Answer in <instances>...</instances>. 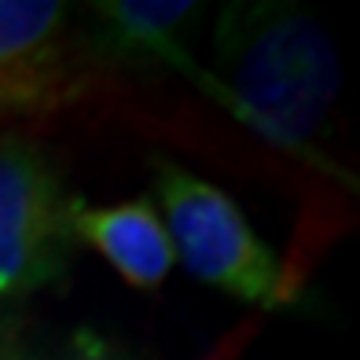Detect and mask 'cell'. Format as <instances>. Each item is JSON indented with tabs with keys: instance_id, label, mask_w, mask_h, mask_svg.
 I'll return each instance as SVG.
<instances>
[{
	"instance_id": "2",
	"label": "cell",
	"mask_w": 360,
	"mask_h": 360,
	"mask_svg": "<svg viewBox=\"0 0 360 360\" xmlns=\"http://www.w3.org/2000/svg\"><path fill=\"white\" fill-rule=\"evenodd\" d=\"M151 191L173 257L191 280L247 305L287 309L294 302L298 283L224 188L173 158H151Z\"/></svg>"
},
{
	"instance_id": "8",
	"label": "cell",
	"mask_w": 360,
	"mask_h": 360,
	"mask_svg": "<svg viewBox=\"0 0 360 360\" xmlns=\"http://www.w3.org/2000/svg\"><path fill=\"white\" fill-rule=\"evenodd\" d=\"M26 353H30V342H26L22 316L4 309L0 313V360H26Z\"/></svg>"
},
{
	"instance_id": "5",
	"label": "cell",
	"mask_w": 360,
	"mask_h": 360,
	"mask_svg": "<svg viewBox=\"0 0 360 360\" xmlns=\"http://www.w3.org/2000/svg\"><path fill=\"white\" fill-rule=\"evenodd\" d=\"M96 59L114 67H162L202 85L206 67L188 52V26L202 15L195 0H96L85 8Z\"/></svg>"
},
{
	"instance_id": "7",
	"label": "cell",
	"mask_w": 360,
	"mask_h": 360,
	"mask_svg": "<svg viewBox=\"0 0 360 360\" xmlns=\"http://www.w3.org/2000/svg\"><path fill=\"white\" fill-rule=\"evenodd\" d=\"M26 360H140L122 338H114L92 323H77L67 335H59L52 346L34 349L30 346Z\"/></svg>"
},
{
	"instance_id": "3",
	"label": "cell",
	"mask_w": 360,
	"mask_h": 360,
	"mask_svg": "<svg viewBox=\"0 0 360 360\" xmlns=\"http://www.w3.org/2000/svg\"><path fill=\"white\" fill-rule=\"evenodd\" d=\"M103 74L70 4L0 0V118H56L100 92Z\"/></svg>"
},
{
	"instance_id": "1",
	"label": "cell",
	"mask_w": 360,
	"mask_h": 360,
	"mask_svg": "<svg viewBox=\"0 0 360 360\" xmlns=\"http://www.w3.org/2000/svg\"><path fill=\"white\" fill-rule=\"evenodd\" d=\"M199 92L276 151L346 180L323 151L342 96L331 34L290 0H232L214 15Z\"/></svg>"
},
{
	"instance_id": "6",
	"label": "cell",
	"mask_w": 360,
	"mask_h": 360,
	"mask_svg": "<svg viewBox=\"0 0 360 360\" xmlns=\"http://www.w3.org/2000/svg\"><path fill=\"white\" fill-rule=\"evenodd\" d=\"M70 236L74 247H89L114 276L133 290H162L176 269L173 243L155 199L133 195L122 202H85L70 199Z\"/></svg>"
},
{
	"instance_id": "4",
	"label": "cell",
	"mask_w": 360,
	"mask_h": 360,
	"mask_svg": "<svg viewBox=\"0 0 360 360\" xmlns=\"http://www.w3.org/2000/svg\"><path fill=\"white\" fill-rule=\"evenodd\" d=\"M70 199L59 166L37 140L0 136V309L67 280Z\"/></svg>"
}]
</instances>
